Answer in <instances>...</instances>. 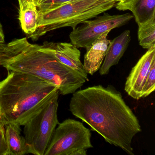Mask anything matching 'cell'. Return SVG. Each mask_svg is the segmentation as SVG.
I'll use <instances>...</instances> for the list:
<instances>
[{"label": "cell", "mask_w": 155, "mask_h": 155, "mask_svg": "<svg viewBox=\"0 0 155 155\" xmlns=\"http://www.w3.org/2000/svg\"><path fill=\"white\" fill-rule=\"evenodd\" d=\"M72 0H34L39 14L52 10Z\"/></svg>", "instance_id": "2e32d148"}, {"label": "cell", "mask_w": 155, "mask_h": 155, "mask_svg": "<svg viewBox=\"0 0 155 155\" xmlns=\"http://www.w3.org/2000/svg\"><path fill=\"white\" fill-rule=\"evenodd\" d=\"M0 66L52 83L62 95L73 94L89 81L61 63L42 45L31 44L26 38L0 44Z\"/></svg>", "instance_id": "7a4b0ae2"}, {"label": "cell", "mask_w": 155, "mask_h": 155, "mask_svg": "<svg viewBox=\"0 0 155 155\" xmlns=\"http://www.w3.org/2000/svg\"><path fill=\"white\" fill-rule=\"evenodd\" d=\"M39 13L36 6L19 11V20L23 31L28 36L36 31L38 28Z\"/></svg>", "instance_id": "5bb4252c"}, {"label": "cell", "mask_w": 155, "mask_h": 155, "mask_svg": "<svg viewBox=\"0 0 155 155\" xmlns=\"http://www.w3.org/2000/svg\"><path fill=\"white\" fill-rule=\"evenodd\" d=\"M130 40V31L127 30L110 41L104 61L99 69L101 75L108 74L110 68L118 63L127 50Z\"/></svg>", "instance_id": "8fae6325"}, {"label": "cell", "mask_w": 155, "mask_h": 155, "mask_svg": "<svg viewBox=\"0 0 155 155\" xmlns=\"http://www.w3.org/2000/svg\"><path fill=\"white\" fill-rule=\"evenodd\" d=\"M110 31L100 36L90 46L86 48L83 66L87 74L92 76L99 70L107 53L110 40L107 38Z\"/></svg>", "instance_id": "30bf717a"}, {"label": "cell", "mask_w": 155, "mask_h": 155, "mask_svg": "<svg viewBox=\"0 0 155 155\" xmlns=\"http://www.w3.org/2000/svg\"><path fill=\"white\" fill-rule=\"evenodd\" d=\"M133 18L129 13L113 15L106 13L95 19L84 21L83 25L73 29L70 34L71 43L78 48H86L105 32L126 25Z\"/></svg>", "instance_id": "52a82bcc"}, {"label": "cell", "mask_w": 155, "mask_h": 155, "mask_svg": "<svg viewBox=\"0 0 155 155\" xmlns=\"http://www.w3.org/2000/svg\"><path fill=\"white\" fill-rule=\"evenodd\" d=\"M138 39L140 45L146 49L155 46V18L138 26Z\"/></svg>", "instance_id": "9a60e30c"}, {"label": "cell", "mask_w": 155, "mask_h": 155, "mask_svg": "<svg viewBox=\"0 0 155 155\" xmlns=\"http://www.w3.org/2000/svg\"><path fill=\"white\" fill-rule=\"evenodd\" d=\"M155 89V60L152 62L143 87L142 98L149 96Z\"/></svg>", "instance_id": "e0dca14e"}, {"label": "cell", "mask_w": 155, "mask_h": 155, "mask_svg": "<svg viewBox=\"0 0 155 155\" xmlns=\"http://www.w3.org/2000/svg\"><path fill=\"white\" fill-rule=\"evenodd\" d=\"M0 155H8V147L5 137V126L0 128Z\"/></svg>", "instance_id": "ac0fdd59"}, {"label": "cell", "mask_w": 155, "mask_h": 155, "mask_svg": "<svg viewBox=\"0 0 155 155\" xmlns=\"http://www.w3.org/2000/svg\"><path fill=\"white\" fill-rule=\"evenodd\" d=\"M69 110L105 141L134 155L133 138L141 132L137 117L113 86L97 85L72 94Z\"/></svg>", "instance_id": "6da1fadb"}, {"label": "cell", "mask_w": 155, "mask_h": 155, "mask_svg": "<svg viewBox=\"0 0 155 155\" xmlns=\"http://www.w3.org/2000/svg\"><path fill=\"white\" fill-rule=\"evenodd\" d=\"M19 11H22L32 6H35L34 0H18Z\"/></svg>", "instance_id": "d6986e66"}, {"label": "cell", "mask_w": 155, "mask_h": 155, "mask_svg": "<svg viewBox=\"0 0 155 155\" xmlns=\"http://www.w3.org/2000/svg\"><path fill=\"white\" fill-rule=\"evenodd\" d=\"M5 43V36L2 25L0 22V44Z\"/></svg>", "instance_id": "ffe728a7"}, {"label": "cell", "mask_w": 155, "mask_h": 155, "mask_svg": "<svg viewBox=\"0 0 155 155\" xmlns=\"http://www.w3.org/2000/svg\"><path fill=\"white\" fill-rule=\"evenodd\" d=\"M5 137L8 147V155L29 154L24 137L21 135V126L10 123L5 125Z\"/></svg>", "instance_id": "4fadbf2b"}, {"label": "cell", "mask_w": 155, "mask_h": 155, "mask_svg": "<svg viewBox=\"0 0 155 155\" xmlns=\"http://www.w3.org/2000/svg\"><path fill=\"white\" fill-rule=\"evenodd\" d=\"M58 98L49 102L24 125V137L29 153L44 155L57 125Z\"/></svg>", "instance_id": "5b68a950"}, {"label": "cell", "mask_w": 155, "mask_h": 155, "mask_svg": "<svg viewBox=\"0 0 155 155\" xmlns=\"http://www.w3.org/2000/svg\"><path fill=\"white\" fill-rule=\"evenodd\" d=\"M117 2L115 0H72L52 10L39 14L38 28L29 38L37 40L49 31L61 28L75 29L84 21L111 9Z\"/></svg>", "instance_id": "277c9868"}, {"label": "cell", "mask_w": 155, "mask_h": 155, "mask_svg": "<svg viewBox=\"0 0 155 155\" xmlns=\"http://www.w3.org/2000/svg\"><path fill=\"white\" fill-rule=\"evenodd\" d=\"M4 126H5V125L3 124V122L1 120H0V128L2 127H4Z\"/></svg>", "instance_id": "44dd1931"}, {"label": "cell", "mask_w": 155, "mask_h": 155, "mask_svg": "<svg viewBox=\"0 0 155 155\" xmlns=\"http://www.w3.org/2000/svg\"><path fill=\"white\" fill-rule=\"evenodd\" d=\"M74 1H78V0H74Z\"/></svg>", "instance_id": "603a6c76"}, {"label": "cell", "mask_w": 155, "mask_h": 155, "mask_svg": "<svg viewBox=\"0 0 155 155\" xmlns=\"http://www.w3.org/2000/svg\"><path fill=\"white\" fill-rule=\"evenodd\" d=\"M115 7L119 11H131L138 26L155 18V0H124Z\"/></svg>", "instance_id": "7c38bea8"}, {"label": "cell", "mask_w": 155, "mask_h": 155, "mask_svg": "<svg viewBox=\"0 0 155 155\" xmlns=\"http://www.w3.org/2000/svg\"><path fill=\"white\" fill-rule=\"evenodd\" d=\"M115 1L116 2H122L123 1H124V0H115Z\"/></svg>", "instance_id": "7402d4cb"}, {"label": "cell", "mask_w": 155, "mask_h": 155, "mask_svg": "<svg viewBox=\"0 0 155 155\" xmlns=\"http://www.w3.org/2000/svg\"><path fill=\"white\" fill-rule=\"evenodd\" d=\"M42 46L62 64L76 71L88 79L80 59L81 52L72 43L46 42Z\"/></svg>", "instance_id": "9c48e42d"}, {"label": "cell", "mask_w": 155, "mask_h": 155, "mask_svg": "<svg viewBox=\"0 0 155 155\" xmlns=\"http://www.w3.org/2000/svg\"><path fill=\"white\" fill-rule=\"evenodd\" d=\"M59 94L52 83L28 74L8 71L0 81V120L5 125L23 126Z\"/></svg>", "instance_id": "3957f363"}, {"label": "cell", "mask_w": 155, "mask_h": 155, "mask_svg": "<svg viewBox=\"0 0 155 155\" xmlns=\"http://www.w3.org/2000/svg\"><path fill=\"white\" fill-rule=\"evenodd\" d=\"M90 130L78 120L68 119L59 123L44 155H72L79 149L93 147Z\"/></svg>", "instance_id": "8992f818"}, {"label": "cell", "mask_w": 155, "mask_h": 155, "mask_svg": "<svg viewBox=\"0 0 155 155\" xmlns=\"http://www.w3.org/2000/svg\"><path fill=\"white\" fill-rule=\"evenodd\" d=\"M155 60V46L147 50L132 68L125 85V91L134 99L142 98L143 87L152 62Z\"/></svg>", "instance_id": "ba28073f"}]
</instances>
